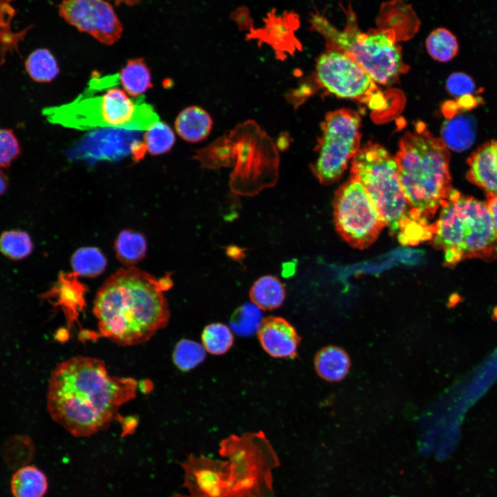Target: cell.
Segmentation results:
<instances>
[{
    "label": "cell",
    "instance_id": "6da1fadb",
    "mask_svg": "<svg viewBox=\"0 0 497 497\" xmlns=\"http://www.w3.org/2000/svg\"><path fill=\"white\" fill-rule=\"evenodd\" d=\"M137 387L134 378L112 376L101 360L74 356L51 372L47 410L73 436H91L116 420L120 407L135 397Z\"/></svg>",
    "mask_w": 497,
    "mask_h": 497
},
{
    "label": "cell",
    "instance_id": "7a4b0ae2",
    "mask_svg": "<svg viewBox=\"0 0 497 497\" xmlns=\"http://www.w3.org/2000/svg\"><path fill=\"white\" fill-rule=\"evenodd\" d=\"M219 454L227 460L189 454L181 463L188 494L171 497H275L273 471L280 462L264 432L232 434Z\"/></svg>",
    "mask_w": 497,
    "mask_h": 497
},
{
    "label": "cell",
    "instance_id": "3957f363",
    "mask_svg": "<svg viewBox=\"0 0 497 497\" xmlns=\"http://www.w3.org/2000/svg\"><path fill=\"white\" fill-rule=\"evenodd\" d=\"M164 291L159 280L138 269L115 272L95 299L99 335L124 347L148 341L169 320Z\"/></svg>",
    "mask_w": 497,
    "mask_h": 497
},
{
    "label": "cell",
    "instance_id": "277c9868",
    "mask_svg": "<svg viewBox=\"0 0 497 497\" xmlns=\"http://www.w3.org/2000/svg\"><path fill=\"white\" fill-rule=\"evenodd\" d=\"M351 173L400 244L416 245L432 239L433 223L413 211L400 181L396 158L384 147L370 143L360 148L352 159Z\"/></svg>",
    "mask_w": 497,
    "mask_h": 497
},
{
    "label": "cell",
    "instance_id": "5b68a950",
    "mask_svg": "<svg viewBox=\"0 0 497 497\" xmlns=\"http://www.w3.org/2000/svg\"><path fill=\"white\" fill-rule=\"evenodd\" d=\"M396 158L400 183L413 211L429 221L452 190L447 147L418 122L400 139Z\"/></svg>",
    "mask_w": 497,
    "mask_h": 497
},
{
    "label": "cell",
    "instance_id": "8992f818",
    "mask_svg": "<svg viewBox=\"0 0 497 497\" xmlns=\"http://www.w3.org/2000/svg\"><path fill=\"white\" fill-rule=\"evenodd\" d=\"M433 223V246L454 266L467 258L497 256V231L487 203L452 189Z\"/></svg>",
    "mask_w": 497,
    "mask_h": 497
},
{
    "label": "cell",
    "instance_id": "52a82bcc",
    "mask_svg": "<svg viewBox=\"0 0 497 497\" xmlns=\"http://www.w3.org/2000/svg\"><path fill=\"white\" fill-rule=\"evenodd\" d=\"M346 26L338 29L318 10L309 17L310 29L326 40L327 49L342 52L356 61L375 81L387 85L393 82L403 72L405 64L401 49L392 29L358 28L355 15L351 8L344 9Z\"/></svg>",
    "mask_w": 497,
    "mask_h": 497
},
{
    "label": "cell",
    "instance_id": "ba28073f",
    "mask_svg": "<svg viewBox=\"0 0 497 497\" xmlns=\"http://www.w3.org/2000/svg\"><path fill=\"white\" fill-rule=\"evenodd\" d=\"M322 131L317 148L318 157L312 170L320 183L329 184L342 176L349 161L360 149V116L349 109L329 113L322 124Z\"/></svg>",
    "mask_w": 497,
    "mask_h": 497
},
{
    "label": "cell",
    "instance_id": "9c48e42d",
    "mask_svg": "<svg viewBox=\"0 0 497 497\" xmlns=\"http://www.w3.org/2000/svg\"><path fill=\"white\" fill-rule=\"evenodd\" d=\"M333 213L337 231L357 248L369 247L385 226L366 189L353 177L337 191Z\"/></svg>",
    "mask_w": 497,
    "mask_h": 497
},
{
    "label": "cell",
    "instance_id": "30bf717a",
    "mask_svg": "<svg viewBox=\"0 0 497 497\" xmlns=\"http://www.w3.org/2000/svg\"><path fill=\"white\" fill-rule=\"evenodd\" d=\"M315 78L329 92L341 98L358 100L373 109L386 105L375 81L347 54L327 49L316 61Z\"/></svg>",
    "mask_w": 497,
    "mask_h": 497
},
{
    "label": "cell",
    "instance_id": "8fae6325",
    "mask_svg": "<svg viewBox=\"0 0 497 497\" xmlns=\"http://www.w3.org/2000/svg\"><path fill=\"white\" fill-rule=\"evenodd\" d=\"M58 9L66 22L103 44L113 45L122 35V23L106 0H64Z\"/></svg>",
    "mask_w": 497,
    "mask_h": 497
},
{
    "label": "cell",
    "instance_id": "7c38bea8",
    "mask_svg": "<svg viewBox=\"0 0 497 497\" xmlns=\"http://www.w3.org/2000/svg\"><path fill=\"white\" fill-rule=\"evenodd\" d=\"M148 110L149 107L144 109V106H138L123 90L111 88L86 103L83 108L80 106L79 117L84 115L85 121L92 126L139 128L138 121L144 117V112Z\"/></svg>",
    "mask_w": 497,
    "mask_h": 497
},
{
    "label": "cell",
    "instance_id": "4fadbf2b",
    "mask_svg": "<svg viewBox=\"0 0 497 497\" xmlns=\"http://www.w3.org/2000/svg\"><path fill=\"white\" fill-rule=\"evenodd\" d=\"M263 21L262 27L253 28L249 31L246 36L247 40H257L259 46L263 43L269 45L280 60H284L287 55H293L295 51L302 50V44L295 35L300 24L297 13L284 11L282 14H277L275 10L272 9Z\"/></svg>",
    "mask_w": 497,
    "mask_h": 497
},
{
    "label": "cell",
    "instance_id": "5bb4252c",
    "mask_svg": "<svg viewBox=\"0 0 497 497\" xmlns=\"http://www.w3.org/2000/svg\"><path fill=\"white\" fill-rule=\"evenodd\" d=\"M257 337L262 349L275 358H293L301 338L294 327L281 317L269 316L262 320Z\"/></svg>",
    "mask_w": 497,
    "mask_h": 497
},
{
    "label": "cell",
    "instance_id": "9a60e30c",
    "mask_svg": "<svg viewBox=\"0 0 497 497\" xmlns=\"http://www.w3.org/2000/svg\"><path fill=\"white\" fill-rule=\"evenodd\" d=\"M469 179L488 197L497 196V140L485 144L468 159Z\"/></svg>",
    "mask_w": 497,
    "mask_h": 497
},
{
    "label": "cell",
    "instance_id": "2e32d148",
    "mask_svg": "<svg viewBox=\"0 0 497 497\" xmlns=\"http://www.w3.org/2000/svg\"><path fill=\"white\" fill-rule=\"evenodd\" d=\"M212 126L213 120L210 115L197 106H191L182 110L175 121V128L178 135L191 143L206 138Z\"/></svg>",
    "mask_w": 497,
    "mask_h": 497
},
{
    "label": "cell",
    "instance_id": "e0dca14e",
    "mask_svg": "<svg viewBox=\"0 0 497 497\" xmlns=\"http://www.w3.org/2000/svg\"><path fill=\"white\" fill-rule=\"evenodd\" d=\"M314 367L323 380L335 382L342 380L351 367V360L342 348L329 345L321 349L315 355Z\"/></svg>",
    "mask_w": 497,
    "mask_h": 497
},
{
    "label": "cell",
    "instance_id": "ac0fdd59",
    "mask_svg": "<svg viewBox=\"0 0 497 497\" xmlns=\"http://www.w3.org/2000/svg\"><path fill=\"white\" fill-rule=\"evenodd\" d=\"M48 479L45 474L33 465L19 468L10 481L14 497H43L48 490Z\"/></svg>",
    "mask_w": 497,
    "mask_h": 497
},
{
    "label": "cell",
    "instance_id": "d6986e66",
    "mask_svg": "<svg viewBox=\"0 0 497 497\" xmlns=\"http://www.w3.org/2000/svg\"><path fill=\"white\" fill-rule=\"evenodd\" d=\"M442 137L447 147L456 151L465 150L474 141L475 123L469 116H449L442 126Z\"/></svg>",
    "mask_w": 497,
    "mask_h": 497
},
{
    "label": "cell",
    "instance_id": "ffe728a7",
    "mask_svg": "<svg viewBox=\"0 0 497 497\" xmlns=\"http://www.w3.org/2000/svg\"><path fill=\"white\" fill-rule=\"evenodd\" d=\"M249 296L251 302L260 309L271 311L282 306L285 299L286 291L277 277L265 275L254 282Z\"/></svg>",
    "mask_w": 497,
    "mask_h": 497
},
{
    "label": "cell",
    "instance_id": "44dd1931",
    "mask_svg": "<svg viewBox=\"0 0 497 497\" xmlns=\"http://www.w3.org/2000/svg\"><path fill=\"white\" fill-rule=\"evenodd\" d=\"M121 84L130 96L136 97L153 87L150 69L143 58L128 59L119 74Z\"/></svg>",
    "mask_w": 497,
    "mask_h": 497
},
{
    "label": "cell",
    "instance_id": "7402d4cb",
    "mask_svg": "<svg viewBox=\"0 0 497 497\" xmlns=\"http://www.w3.org/2000/svg\"><path fill=\"white\" fill-rule=\"evenodd\" d=\"M25 68L31 79L39 83L50 82L59 73L56 59L46 48L33 51L26 59Z\"/></svg>",
    "mask_w": 497,
    "mask_h": 497
},
{
    "label": "cell",
    "instance_id": "603a6c76",
    "mask_svg": "<svg viewBox=\"0 0 497 497\" xmlns=\"http://www.w3.org/2000/svg\"><path fill=\"white\" fill-rule=\"evenodd\" d=\"M425 43L430 56L441 62L451 61L457 55L459 49L456 37L449 30L442 27L431 31Z\"/></svg>",
    "mask_w": 497,
    "mask_h": 497
},
{
    "label": "cell",
    "instance_id": "cb8c5ba5",
    "mask_svg": "<svg viewBox=\"0 0 497 497\" xmlns=\"http://www.w3.org/2000/svg\"><path fill=\"white\" fill-rule=\"evenodd\" d=\"M115 251L122 264L133 265L144 258L146 252V241L139 233L123 231L116 240Z\"/></svg>",
    "mask_w": 497,
    "mask_h": 497
},
{
    "label": "cell",
    "instance_id": "d4e9b609",
    "mask_svg": "<svg viewBox=\"0 0 497 497\" xmlns=\"http://www.w3.org/2000/svg\"><path fill=\"white\" fill-rule=\"evenodd\" d=\"M72 281L67 275H61L57 284L45 295L46 298H56L55 304L63 307L70 322L78 315L77 307L81 309L84 304L82 293L79 292L77 288L72 287Z\"/></svg>",
    "mask_w": 497,
    "mask_h": 497
},
{
    "label": "cell",
    "instance_id": "484cf974",
    "mask_svg": "<svg viewBox=\"0 0 497 497\" xmlns=\"http://www.w3.org/2000/svg\"><path fill=\"white\" fill-rule=\"evenodd\" d=\"M144 142L150 155H163L173 148L175 135L167 124L155 121L147 127L144 135Z\"/></svg>",
    "mask_w": 497,
    "mask_h": 497
},
{
    "label": "cell",
    "instance_id": "4316f807",
    "mask_svg": "<svg viewBox=\"0 0 497 497\" xmlns=\"http://www.w3.org/2000/svg\"><path fill=\"white\" fill-rule=\"evenodd\" d=\"M74 271L85 277H96L105 269L106 260L97 248L84 247L77 250L72 257Z\"/></svg>",
    "mask_w": 497,
    "mask_h": 497
},
{
    "label": "cell",
    "instance_id": "83f0119b",
    "mask_svg": "<svg viewBox=\"0 0 497 497\" xmlns=\"http://www.w3.org/2000/svg\"><path fill=\"white\" fill-rule=\"evenodd\" d=\"M201 338L206 351L215 355L226 353L234 341L231 329L222 323H212L206 326Z\"/></svg>",
    "mask_w": 497,
    "mask_h": 497
},
{
    "label": "cell",
    "instance_id": "f1b7e54d",
    "mask_svg": "<svg viewBox=\"0 0 497 497\" xmlns=\"http://www.w3.org/2000/svg\"><path fill=\"white\" fill-rule=\"evenodd\" d=\"M206 358V350L202 344L191 340L182 339L175 347L173 360L177 367L188 371L201 364Z\"/></svg>",
    "mask_w": 497,
    "mask_h": 497
},
{
    "label": "cell",
    "instance_id": "f546056e",
    "mask_svg": "<svg viewBox=\"0 0 497 497\" xmlns=\"http://www.w3.org/2000/svg\"><path fill=\"white\" fill-rule=\"evenodd\" d=\"M32 251V242L29 235L21 231H9L0 237V251L12 260H22Z\"/></svg>",
    "mask_w": 497,
    "mask_h": 497
},
{
    "label": "cell",
    "instance_id": "4dcf8cb0",
    "mask_svg": "<svg viewBox=\"0 0 497 497\" xmlns=\"http://www.w3.org/2000/svg\"><path fill=\"white\" fill-rule=\"evenodd\" d=\"M255 304H245L237 309L231 318V326L235 329L243 330L244 332L248 331V333L255 330H258L261 324L260 311Z\"/></svg>",
    "mask_w": 497,
    "mask_h": 497
},
{
    "label": "cell",
    "instance_id": "1f68e13d",
    "mask_svg": "<svg viewBox=\"0 0 497 497\" xmlns=\"http://www.w3.org/2000/svg\"><path fill=\"white\" fill-rule=\"evenodd\" d=\"M20 153L19 143L13 131L0 128V167H8Z\"/></svg>",
    "mask_w": 497,
    "mask_h": 497
},
{
    "label": "cell",
    "instance_id": "d6a6232c",
    "mask_svg": "<svg viewBox=\"0 0 497 497\" xmlns=\"http://www.w3.org/2000/svg\"><path fill=\"white\" fill-rule=\"evenodd\" d=\"M447 87L452 95L463 97L469 95L474 91L475 84L468 75L455 72L448 78Z\"/></svg>",
    "mask_w": 497,
    "mask_h": 497
},
{
    "label": "cell",
    "instance_id": "836d02e7",
    "mask_svg": "<svg viewBox=\"0 0 497 497\" xmlns=\"http://www.w3.org/2000/svg\"><path fill=\"white\" fill-rule=\"evenodd\" d=\"M230 18L240 30L250 31L254 28V21L246 6L237 8L231 13Z\"/></svg>",
    "mask_w": 497,
    "mask_h": 497
},
{
    "label": "cell",
    "instance_id": "e575fe53",
    "mask_svg": "<svg viewBox=\"0 0 497 497\" xmlns=\"http://www.w3.org/2000/svg\"><path fill=\"white\" fill-rule=\"evenodd\" d=\"M130 149L133 160L137 162L144 158L147 150V147L144 142L135 141L131 145Z\"/></svg>",
    "mask_w": 497,
    "mask_h": 497
},
{
    "label": "cell",
    "instance_id": "d590c367",
    "mask_svg": "<svg viewBox=\"0 0 497 497\" xmlns=\"http://www.w3.org/2000/svg\"><path fill=\"white\" fill-rule=\"evenodd\" d=\"M487 205L497 231V196L488 197Z\"/></svg>",
    "mask_w": 497,
    "mask_h": 497
},
{
    "label": "cell",
    "instance_id": "8d00e7d4",
    "mask_svg": "<svg viewBox=\"0 0 497 497\" xmlns=\"http://www.w3.org/2000/svg\"><path fill=\"white\" fill-rule=\"evenodd\" d=\"M113 2V3L119 6L120 5L124 4L128 6H133L137 3H139L142 0H109Z\"/></svg>",
    "mask_w": 497,
    "mask_h": 497
},
{
    "label": "cell",
    "instance_id": "74e56055",
    "mask_svg": "<svg viewBox=\"0 0 497 497\" xmlns=\"http://www.w3.org/2000/svg\"><path fill=\"white\" fill-rule=\"evenodd\" d=\"M8 187V179L6 175L0 170V195L5 193Z\"/></svg>",
    "mask_w": 497,
    "mask_h": 497
}]
</instances>
